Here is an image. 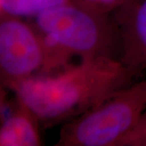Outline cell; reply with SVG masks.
<instances>
[{"mask_svg":"<svg viewBox=\"0 0 146 146\" xmlns=\"http://www.w3.org/2000/svg\"><path fill=\"white\" fill-rule=\"evenodd\" d=\"M135 82L127 68L115 58L80 61L61 72L37 74L9 90L17 94L47 129L75 119L110 94Z\"/></svg>","mask_w":146,"mask_h":146,"instance_id":"cell-1","label":"cell"},{"mask_svg":"<svg viewBox=\"0 0 146 146\" xmlns=\"http://www.w3.org/2000/svg\"><path fill=\"white\" fill-rule=\"evenodd\" d=\"M44 50L42 75L61 72L80 61L97 58L119 59V36L111 15L84 8L73 1L56 6L30 19Z\"/></svg>","mask_w":146,"mask_h":146,"instance_id":"cell-2","label":"cell"},{"mask_svg":"<svg viewBox=\"0 0 146 146\" xmlns=\"http://www.w3.org/2000/svg\"><path fill=\"white\" fill-rule=\"evenodd\" d=\"M146 110V80L105 98L61 126L56 146H118Z\"/></svg>","mask_w":146,"mask_h":146,"instance_id":"cell-3","label":"cell"},{"mask_svg":"<svg viewBox=\"0 0 146 146\" xmlns=\"http://www.w3.org/2000/svg\"><path fill=\"white\" fill-rule=\"evenodd\" d=\"M44 61L42 39L31 21L0 16V87L10 89L40 74Z\"/></svg>","mask_w":146,"mask_h":146,"instance_id":"cell-4","label":"cell"},{"mask_svg":"<svg viewBox=\"0 0 146 146\" xmlns=\"http://www.w3.org/2000/svg\"><path fill=\"white\" fill-rule=\"evenodd\" d=\"M111 16L119 36V59L136 78L146 70V0H128Z\"/></svg>","mask_w":146,"mask_h":146,"instance_id":"cell-5","label":"cell"},{"mask_svg":"<svg viewBox=\"0 0 146 146\" xmlns=\"http://www.w3.org/2000/svg\"><path fill=\"white\" fill-rule=\"evenodd\" d=\"M0 146L43 145L40 121L11 90L1 88Z\"/></svg>","mask_w":146,"mask_h":146,"instance_id":"cell-6","label":"cell"},{"mask_svg":"<svg viewBox=\"0 0 146 146\" xmlns=\"http://www.w3.org/2000/svg\"><path fill=\"white\" fill-rule=\"evenodd\" d=\"M72 0H0V16L30 20L45 11Z\"/></svg>","mask_w":146,"mask_h":146,"instance_id":"cell-7","label":"cell"},{"mask_svg":"<svg viewBox=\"0 0 146 146\" xmlns=\"http://www.w3.org/2000/svg\"><path fill=\"white\" fill-rule=\"evenodd\" d=\"M118 146H146V110L133 128L119 142Z\"/></svg>","mask_w":146,"mask_h":146,"instance_id":"cell-8","label":"cell"},{"mask_svg":"<svg viewBox=\"0 0 146 146\" xmlns=\"http://www.w3.org/2000/svg\"><path fill=\"white\" fill-rule=\"evenodd\" d=\"M76 4L101 14L111 15L128 0H72Z\"/></svg>","mask_w":146,"mask_h":146,"instance_id":"cell-9","label":"cell"}]
</instances>
